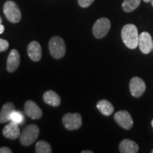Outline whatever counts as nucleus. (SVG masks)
Wrapping results in <instances>:
<instances>
[{
  "label": "nucleus",
  "instance_id": "obj_1",
  "mask_svg": "<svg viewBox=\"0 0 153 153\" xmlns=\"http://www.w3.org/2000/svg\"><path fill=\"white\" fill-rule=\"evenodd\" d=\"M121 38L125 45L130 49L138 46L139 35L137 28L133 24H126L121 30Z\"/></svg>",
  "mask_w": 153,
  "mask_h": 153
},
{
  "label": "nucleus",
  "instance_id": "obj_2",
  "mask_svg": "<svg viewBox=\"0 0 153 153\" xmlns=\"http://www.w3.org/2000/svg\"><path fill=\"white\" fill-rule=\"evenodd\" d=\"M39 135V128L37 126L30 124L26 126L20 135V142L24 146H29L33 143Z\"/></svg>",
  "mask_w": 153,
  "mask_h": 153
},
{
  "label": "nucleus",
  "instance_id": "obj_3",
  "mask_svg": "<svg viewBox=\"0 0 153 153\" xmlns=\"http://www.w3.org/2000/svg\"><path fill=\"white\" fill-rule=\"evenodd\" d=\"M49 50L51 54L55 59L64 57L66 53V45L62 38L54 36L49 42Z\"/></svg>",
  "mask_w": 153,
  "mask_h": 153
},
{
  "label": "nucleus",
  "instance_id": "obj_4",
  "mask_svg": "<svg viewBox=\"0 0 153 153\" xmlns=\"http://www.w3.org/2000/svg\"><path fill=\"white\" fill-rule=\"evenodd\" d=\"M4 13L5 16L11 23H18L22 19V12L18 5L13 1H7L4 5Z\"/></svg>",
  "mask_w": 153,
  "mask_h": 153
},
{
  "label": "nucleus",
  "instance_id": "obj_5",
  "mask_svg": "<svg viewBox=\"0 0 153 153\" xmlns=\"http://www.w3.org/2000/svg\"><path fill=\"white\" fill-rule=\"evenodd\" d=\"M111 28V22L108 19L101 18L94 24L93 34L95 38L100 39L107 35Z\"/></svg>",
  "mask_w": 153,
  "mask_h": 153
},
{
  "label": "nucleus",
  "instance_id": "obj_6",
  "mask_svg": "<svg viewBox=\"0 0 153 153\" xmlns=\"http://www.w3.org/2000/svg\"><path fill=\"white\" fill-rule=\"evenodd\" d=\"M62 123L70 131L79 129L82 124V116L79 114H66L62 118Z\"/></svg>",
  "mask_w": 153,
  "mask_h": 153
},
{
  "label": "nucleus",
  "instance_id": "obj_7",
  "mask_svg": "<svg viewBox=\"0 0 153 153\" xmlns=\"http://www.w3.org/2000/svg\"><path fill=\"white\" fill-rule=\"evenodd\" d=\"M145 89L146 85L141 78L138 76H134L132 78L130 82V91L134 97L137 98L141 97L144 94Z\"/></svg>",
  "mask_w": 153,
  "mask_h": 153
},
{
  "label": "nucleus",
  "instance_id": "obj_8",
  "mask_svg": "<svg viewBox=\"0 0 153 153\" xmlns=\"http://www.w3.org/2000/svg\"><path fill=\"white\" fill-rule=\"evenodd\" d=\"M114 118L118 125L124 129H131L133 125V118L129 113L126 111H120L116 113Z\"/></svg>",
  "mask_w": 153,
  "mask_h": 153
},
{
  "label": "nucleus",
  "instance_id": "obj_9",
  "mask_svg": "<svg viewBox=\"0 0 153 153\" xmlns=\"http://www.w3.org/2000/svg\"><path fill=\"white\" fill-rule=\"evenodd\" d=\"M152 39L150 34L148 32H143L139 36L138 45L141 52L144 54H148L152 49Z\"/></svg>",
  "mask_w": 153,
  "mask_h": 153
},
{
  "label": "nucleus",
  "instance_id": "obj_10",
  "mask_svg": "<svg viewBox=\"0 0 153 153\" xmlns=\"http://www.w3.org/2000/svg\"><path fill=\"white\" fill-rule=\"evenodd\" d=\"M24 111L26 116L32 119H39L43 115L41 108L33 101H26L24 106Z\"/></svg>",
  "mask_w": 153,
  "mask_h": 153
},
{
  "label": "nucleus",
  "instance_id": "obj_11",
  "mask_svg": "<svg viewBox=\"0 0 153 153\" xmlns=\"http://www.w3.org/2000/svg\"><path fill=\"white\" fill-rule=\"evenodd\" d=\"M20 55L16 50H11L9 53L7 62V69L9 72H14L17 70L20 65Z\"/></svg>",
  "mask_w": 153,
  "mask_h": 153
},
{
  "label": "nucleus",
  "instance_id": "obj_12",
  "mask_svg": "<svg viewBox=\"0 0 153 153\" xmlns=\"http://www.w3.org/2000/svg\"><path fill=\"white\" fill-rule=\"evenodd\" d=\"M3 135L5 137L11 140H16L20 137L21 132L19 128V124L14 121H10L3 129Z\"/></svg>",
  "mask_w": 153,
  "mask_h": 153
},
{
  "label": "nucleus",
  "instance_id": "obj_13",
  "mask_svg": "<svg viewBox=\"0 0 153 153\" xmlns=\"http://www.w3.org/2000/svg\"><path fill=\"white\" fill-rule=\"evenodd\" d=\"M28 55L30 60L38 62L41 59L42 49L40 43L37 41H32L28 45Z\"/></svg>",
  "mask_w": 153,
  "mask_h": 153
},
{
  "label": "nucleus",
  "instance_id": "obj_14",
  "mask_svg": "<svg viewBox=\"0 0 153 153\" xmlns=\"http://www.w3.org/2000/svg\"><path fill=\"white\" fill-rule=\"evenodd\" d=\"M119 150L122 153H136L138 152L139 147L134 141L125 139L120 143Z\"/></svg>",
  "mask_w": 153,
  "mask_h": 153
},
{
  "label": "nucleus",
  "instance_id": "obj_15",
  "mask_svg": "<svg viewBox=\"0 0 153 153\" xmlns=\"http://www.w3.org/2000/svg\"><path fill=\"white\" fill-rule=\"evenodd\" d=\"M15 110V105L11 102H7L3 105L0 111V123H4L10 121L11 114Z\"/></svg>",
  "mask_w": 153,
  "mask_h": 153
},
{
  "label": "nucleus",
  "instance_id": "obj_16",
  "mask_svg": "<svg viewBox=\"0 0 153 153\" xmlns=\"http://www.w3.org/2000/svg\"><path fill=\"white\" fill-rule=\"evenodd\" d=\"M43 100L47 104L51 105L52 106H58L61 103L60 96L55 91L52 90L47 91L44 93Z\"/></svg>",
  "mask_w": 153,
  "mask_h": 153
},
{
  "label": "nucleus",
  "instance_id": "obj_17",
  "mask_svg": "<svg viewBox=\"0 0 153 153\" xmlns=\"http://www.w3.org/2000/svg\"><path fill=\"white\" fill-rule=\"evenodd\" d=\"M97 107L101 114L106 116H109L114 113V107L112 104L107 100L99 101L97 104Z\"/></svg>",
  "mask_w": 153,
  "mask_h": 153
},
{
  "label": "nucleus",
  "instance_id": "obj_18",
  "mask_svg": "<svg viewBox=\"0 0 153 153\" xmlns=\"http://www.w3.org/2000/svg\"><path fill=\"white\" fill-rule=\"evenodd\" d=\"M140 4V0H124L122 7L126 12H132Z\"/></svg>",
  "mask_w": 153,
  "mask_h": 153
},
{
  "label": "nucleus",
  "instance_id": "obj_19",
  "mask_svg": "<svg viewBox=\"0 0 153 153\" xmlns=\"http://www.w3.org/2000/svg\"><path fill=\"white\" fill-rule=\"evenodd\" d=\"M36 152L37 153H51V145L45 141L41 140L38 141L36 145Z\"/></svg>",
  "mask_w": 153,
  "mask_h": 153
},
{
  "label": "nucleus",
  "instance_id": "obj_20",
  "mask_svg": "<svg viewBox=\"0 0 153 153\" xmlns=\"http://www.w3.org/2000/svg\"><path fill=\"white\" fill-rule=\"evenodd\" d=\"M24 120V115L22 112L14 110L11 114L10 121H14L18 124H22Z\"/></svg>",
  "mask_w": 153,
  "mask_h": 153
},
{
  "label": "nucleus",
  "instance_id": "obj_21",
  "mask_svg": "<svg viewBox=\"0 0 153 153\" xmlns=\"http://www.w3.org/2000/svg\"><path fill=\"white\" fill-rule=\"evenodd\" d=\"M9 44L8 41H6L4 39H1L0 38V52H3V51H7L9 48Z\"/></svg>",
  "mask_w": 153,
  "mask_h": 153
},
{
  "label": "nucleus",
  "instance_id": "obj_22",
  "mask_svg": "<svg viewBox=\"0 0 153 153\" xmlns=\"http://www.w3.org/2000/svg\"><path fill=\"white\" fill-rule=\"evenodd\" d=\"M94 0H78V3L81 7L87 8L94 2Z\"/></svg>",
  "mask_w": 153,
  "mask_h": 153
},
{
  "label": "nucleus",
  "instance_id": "obj_23",
  "mask_svg": "<svg viewBox=\"0 0 153 153\" xmlns=\"http://www.w3.org/2000/svg\"><path fill=\"white\" fill-rule=\"evenodd\" d=\"M12 151L10 148H7V147H3V148H0V153H11Z\"/></svg>",
  "mask_w": 153,
  "mask_h": 153
},
{
  "label": "nucleus",
  "instance_id": "obj_24",
  "mask_svg": "<svg viewBox=\"0 0 153 153\" xmlns=\"http://www.w3.org/2000/svg\"><path fill=\"white\" fill-rule=\"evenodd\" d=\"M4 31V26L2 24H0V34H1Z\"/></svg>",
  "mask_w": 153,
  "mask_h": 153
},
{
  "label": "nucleus",
  "instance_id": "obj_25",
  "mask_svg": "<svg viewBox=\"0 0 153 153\" xmlns=\"http://www.w3.org/2000/svg\"><path fill=\"white\" fill-rule=\"evenodd\" d=\"M82 153H93L92 151H90V150H83L82 151Z\"/></svg>",
  "mask_w": 153,
  "mask_h": 153
},
{
  "label": "nucleus",
  "instance_id": "obj_26",
  "mask_svg": "<svg viewBox=\"0 0 153 153\" xmlns=\"http://www.w3.org/2000/svg\"><path fill=\"white\" fill-rule=\"evenodd\" d=\"M143 1H144L145 2H146V3H148V2H150V1H152V0H143Z\"/></svg>",
  "mask_w": 153,
  "mask_h": 153
},
{
  "label": "nucleus",
  "instance_id": "obj_27",
  "mask_svg": "<svg viewBox=\"0 0 153 153\" xmlns=\"http://www.w3.org/2000/svg\"><path fill=\"white\" fill-rule=\"evenodd\" d=\"M2 23V19H1V17L0 16V24H1Z\"/></svg>",
  "mask_w": 153,
  "mask_h": 153
},
{
  "label": "nucleus",
  "instance_id": "obj_28",
  "mask_svg": "<svg viewBox=\"0 0 153 153\" xmlns=\"http://www.w3.org/2000/svg\"><path fill=\"white\" fill-rule=\"evenodd\" d=\"M151 3H152V7H153V0H152V1H151Z\"/></svg>",
  "mask_w": 153,
  "mask_h": 153
},
{
  "label": "nucleus",
  "instance_id": "obj_29",
  "mask_svg": "<svg viewBox=\"0 0 153 153\" xmlns=\"http://www.w3.org/2000/svg\"><path fill=\"white\" fill-rule=\"evenodd\" d=\"M152 128H153V120H152Z\"/></svg>",
  "mask_w": 153,
  "mask_h": 153
},
{
  "label": "nucleus",
  "instance_id": "obj_30",
  "mask_svg": "<svg viewBox=\"0 0 153 153\" xmlns=\"http://www.w3.org/2000/svg\"><path fill=\"white\" fill-rule=\"evenodd\" d=\"M152 49H153V43H152Z\"/></svg>",
  "mask_w": 153,
  "mask_h": 153
},
{
  "label": "nucleus",
  "instance_id": "obj_31",
  "mask_svg": "<svg viewBox=\"0 0 153 153\" xmlns=\"http://www.w3.org/2000/svg\"><path fill=\"white\" fill-rule=\"evenodd\" d=\"M152 153H153V150H152Z\"/></svg>",
  "mask_w": 153,
  "mask_h": 153
}]
</instances>
